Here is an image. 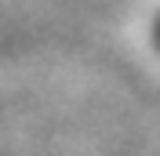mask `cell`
Segmentation results:
<instances>
[{
	"mask_svg": "<svg viewBox=\"0 0 160 156\" xmlns=\"http://www.w3.org/2000/svg\"><path fill=\"white\" fill-rule=\"evenodd\" d=\"M153 40H157V47H160V18H157V29H153Z\"/></svg>",
	"mask_w": 160,
	"mask_h": 156,
	"instance_id": "6da1fadb",
	"label": "cell"
}]
</instances>
